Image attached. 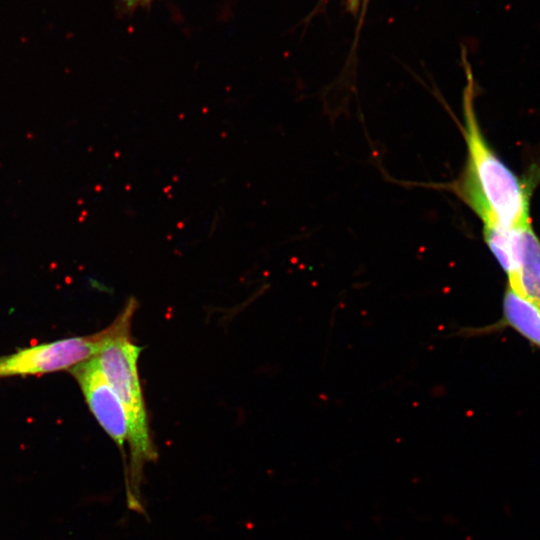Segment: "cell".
Wrapping results in <instances>:
<instances>
[{
    "instance_id": "3957f363",
    "label": "cell",
    "mask_w": 540,
    "mask_h": 540,
    "mask_svg": "<svg viewBox=\"0 0 540 540\" xmlns=\"http://www.w3.org/2000/svg\"><path fill=\"white\" fill-rule=\"evenodd\" d=\"M137 301L130 298L105 329L86 336L70 337L19 349L0 357V379L71 370L98 355L112 338L130 333Z\"/></svg>"
},
{
    "instance_id": "8992f818",
    "label": "cell",
    "mask_w": 540,
    "mask_h": 540,
    "mask_svg": "<svg viewBox=\"0 0 540 540\" xmlns=\"http://www.w3.org/2000/svg\"><path fill=\"white\" fill-rule=\"evenodd\" d=\"M503 319L531 343L540 347V304L507 286L503 298Z\"/></svg>"
},
{
    "instance_id": "277c9868",
    "label": "cell",
    "mask_w": 540,
    "mask_h": 540,
    "mask_svg": "<svg viewBox=\"0 0 540 540\" xmlns=\"http://www.w3.org/2000/svg\"><path fill=\"white\" fill-rule=\"evenodd\" d=\"M70 372L79 384L89 410L117 445L125 463L127 416L119 397L103 375L96 357L75 366Z\"/></svg>"
},
{
    "instance_id": "52a82bcc",
    "label": "cell",
    "mask_w": 540,
    "mask_h": 540,
    "mask_svg": "<svg viewBox=\"0 0 540 540\" xmlns=\"http://www.w3.org/2000/svg\"><path fill=\"white\" fill-rule=\"evenodd\" d=\"M151 1L152 0H123L124 5L130 9L136 8L140 5H146L150 3Z\"/></svg>"
},
{
    "instance_id": "5b68a950",
    "label": "cell",
    "mask_w": 540,
    "mask_h": 540,
    "mask_svg": "<svg viewBox=\"0 0 540 540\" xmlns=\"http://www.w3.org/2000/svg\"><path fill=\"white\" fill-rule=\"evenodd\" d=\"M517 272L508 286L540 304V239L531 223L516 230Z\"/></svg>"
},
{
    "instance_id": "6da1fadb",
    "label": "cell",
    "mask_w": 540,
    "mask_h": 540,
    "mask_svg": "<svg viewBox=\"0 0 540 540\" xmlns=\"http://www.w3.org/2000/svg\"><path fill=\"white\" fill-rule=\"evenodd\" d=\"M463 134L467 158L456 190L483 226L516 228L530 222V186L493 151L484 137L474 107V79L466 67Z\"/></svg>"
},
{
    "instance_id": "7a4b0ae2",
    "label": "cell",
    "mask_w": 540,
    "mask_h": 540,
    "mask_svg": "<svg viewBox=\"0 0 540 540\" xmlns=\"http://www.w3.org/2000/svg\"><path fill=\"white\" fill-rule=\"evenodd\" d=\"M142 347L130 333L116 336L100 350L96 359L122 406L128 420L129 463L125 470L128 508L143 512L141 485L145 466L157 459L138 373Z\"/></svg>"
}]
</instances>
